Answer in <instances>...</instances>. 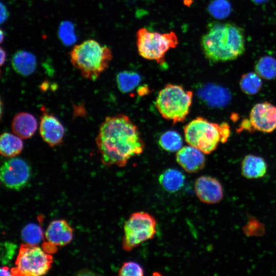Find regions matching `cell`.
I'll return each mask as SVG.
<instances>
[{"mask_svg":"<svg viewBox=\"0 0 276 276\" xmlns=\"http://www.w3.org/2000/svg\"><path fill=\"white\" fill-rule=\"evenodd\" d=\"M208 11L214 17L222 19L229 15L232 8L227 0H213L208 6Z\"/></svg>","mask_w":276,"mask_h":276,"instance_id":"27","label":"cell"},{"mask_svg":"<svg viewBox=\"0 0 276 276\" xmlns=\"http://www.w3.org/2000/svg\"><path fill=\"white\" fill-rule=\"evenodd\" d=\"M261 77L256 72H248L243 74L240 79L239 84L241 90L248 95L258 93L262 88Z\"/></svg>","mask_w":276,"mask_h":276,"instance_id":"23","label":"cell"},{"mask_svg":"<svg viewBox=\"0 0 276 276\" xmlns=\"http://www.w3.org/2000/svg\"><path fill=\"white\" fill-rule=\"evenodd\" d=\"M13 70L19 75L28 76L36 70L37 60L35 56L28 51L19 50L16 52L11 59Z\"/></svg>","mask_w":276,"mask_h":276,"instance_id":"17","label":"cell"},{"mask_svg":"<svg viewBox=\"0 0 276 276\" xmlns=\"http://www.w3.org/2000/svg\"><path fill=\"white\" fill-rule=\"evenodd\" d=\"M24 144L21 138L16 135L4 132L1 136L0 152L5 157H14L22 151Z\"/></svg>","mask_w":276,"mask_h":276,"instance_id":"19","label":"cell"},{"mask_svg":"<svg viewBox=\"0 0 276 276\" xmlns=\"http://www.w3.org/2000/svg\"><path fill=\"white\" fill-rule=\"evenodd\" d=\"M70 61L82 76L95 81L108 67L112 59L110 48L94 39H88L74 46Z\"/></svg>","mask_w":276,"mask_h":276,"instance_id":"3","label":"cell"},{"mask_svg":"<svg viewBox=\"0 0 276 276\" xmlns=\"http://www.w3.org/2000/svg\"><path fill=\"white\" fill-rule=\"evenodd\" d=\"M0 54H1V59H0V64L2 66L4 64L7 57V53L6 50L3 49L2 47L0 48Z\"/></svg>","mask_w":276,"mask_h":276,"instance_id":"31","label":"cell"},{"mask_svg":"<svg viewBox=\"0 0 276 276\" xmlns=\"http://www.w3.org/2000/svg\"><path fill=\"white\" fill-rule=\"evenodd\" d=\"M160 146L169 152L178 151L182 144L180 135L175 131H167L162 134L158 141Z\"/></svg>","mask_w":276,"mask_h":276,"instance_id":"24","label":"cell"},{"mask_svg":"<svg viewBox=\"0 0 276 276\" xmlns=\"http://www.w3.org/2000/svg\"><path fill=\"white\" fill-rule=\"evenodd\" d=\"M186 142L204 154H210L220 142L225 143L230 134L229 125L211 122L198 117L188 123L183 128Z\"/></svg>","mask_w":276,"mask_h":276,"instance_id":"4","label":"cell"},{"mask_svg":"<svg viewBox=\"0 0 276 276\" xmlns=\"http://www.w3.org/2000/svg\"><path fill=\"white\" fill-rule=\"evenodd\" d=\"M193 96L192 91L169 83L159 91L155 105L165 119L173 124L183 122L190 112Z\"/></svg>","mask_w":276,"mask_h":276,"instance_id":"5","label":"cell"},{"mask_svg":"<svg viewBox=\"0 0 276 276\" xmlns=\"http://www.w3.org/2000/svg\"><path fill=\"white\" fill-rule=\"evenodd\" d=\"M45 237L54 245L64 246L70 243L73 237V229L64 220L52 221L48 226Z\"/></svg>","mask_w":276,"mask_h":276,"instance_id":"14","label":"cell"},{"mask_svg":"<svg viewBox=\"0 0 276 276\" xmlns=\"http://www.w3.org/2000/svg\"><path fill=\"white\" fill-rule=\"evenodd\" d=\"M40 117L39 133L43 140L50 147L61 144L65 133L64 127L60 121L53 114L48 113L44 106Z\"/></svg>","mask_w":276,"mask_h":276,"instance_id":"11","label":"cell"},{"mask_svg":"<svg viewBox=\"0 0 276 276\" xmlns=\"http://www.w3.org/2000/svg\"><path fill=\"white\" fill-rule=\"evenodd\" d=\"M241 174L249 179H258L265 176L267 170V165L261 156L248 154L241 163Z\"/></svg>","mask_w":276,"mask_h":276,"instance_id":"16","label":"cell"},{"mask_svg":"<svg viewBox=\"0 0 276 276\" xmlns=\"http://www.w3.org/2000/svg\"><path fill=\"white\" fill-rule=\"evenodd\" d=\"M144 274V270L141 265L132 261L124 262L118 272L120 276H143Z\"/></svg>","mask_w":276,"mask_h":276,"instance_id":"28","label":"cell"},{"mask_svg":"<svg viewBox=\"0 0 276 276\" xmlns=\"http://www.w3.org/2000/svg\"><path fill=\"white\" fill-rule=\"evenodd\" d=\"M37 125L34 116L29 112H21L14 117L11 127L15 135L21 139H27L34 135Z\"/></svg>","mask_w":276,"mask_h":276,"instance_id":"15","label":"cell"},{"mask_svg":"<svg viewBox=\"0 0 276 276\" xmlns=\"http://www.w3.org/2000/svg\"><path fill=\"white\" fill-rule=\"evenodd\" d=\"M5 39V34L3 30H1V39H0V42L1 43H2L3 41H4Z\"/></svg>","mask_w":276,"mask_h":276,"instance_id":"34","label":"cell"},{"mask_svg":"<svg viewBox=\"0 0 276 276\" xmlns=\"http://www.w3.org/2000/svg\"><path fill=\"white\" fill-rule=\"evenodd\" d=\"M202 97L213 106H222L226 104L230 96L225 89L217 86H209L202 91Z\"/></svg>","mask_w":276,"mask_h":276,"instance_id":"20","label":"cell"},{"mask_svg":"<svg viewBox=\"0 0 276 276\" xmlns=\"http://www.w3.org/2000/svg\"><path fill=\"white\" fill-rule=\"evenodd\" d=\"M141 80L140 75L131 71L121 72L116 77L118 88L124 93L132 91L140 83Z\"/></svg>","mask_w":276,"mask_h":276,"instance_id":"22","label":"cell"},{"mask_svg":"<svg viewBox=\"0 0 276 276\" xmlns=\"http://www.w3.org/2000/svg\"><path fill=\"white\" fill-rule=\"evenodd\" d=\"M31 174L29 165L21 158H12L1 168V180L7 188L19 190L28 182Z\"/></svg>","mask_w":276,"mask_h":276,"instance_id":"9","label":"cell"},{"mask_svg":"<svg viewBox=\"0 0 276 276\" xmlns=\"http://www.w3.org/2000/svg\"><path fill=\"white\" fill-rule=\"evenodd\" d=\"M9 16V12L8 9L2 2L1 3V24L4 22Z\"/></svg>","mask_w":276,"mask_h":276,"instance_id":"30","label":"cell"},{"mask_svg":"<svg viewBox=\"0 0 276 276\" xmlns=\"http://www.w3.org/2000/svg\"><path fill=\"white\" fill-rule=\"evenodd\" d=\"M1 275H13L11 269L7 266H3L1 268Z\"/></svg>","mask_w":276,"mask_h":276,"instance_id":"32","label":"cell"},{"mask_svg":"<svg viewBox=\"0 0 276 276\" xmlns=\"http://www.w3.org/2000/svg\"><path fill=\"white\" fill-rule=\"evenodd\" d=\"M53 263L52 256L37 245L22 244L15 266L11 269L13 275L38 276L46 274Z\"/></svg>","mask_w":276,"mask_h":276,"instance_id":"7","label":"cell"},{"mask_svg":"<svg viewBox=\"0 0 276 276\" xmlns=\"http://www.w3.org/2000/svg\"><path fill=\"white\" fill-rule=\"evenodd\" d=\"M194 190L197 198L207 204H216L223 198L222 185L216 178L210 176H201L195 181Z\"/></svg>","mask_w":276,"mask_h":276,"instance_id":"12","label":"cell"},{"mask_svg":"<svg viewBox=\"0 0 276 276\" xmlns=\"http://www.w3.org/2000/svg\"><path fill=\"white\" fill-rule=\"evenodd\" d=\"M158 179L160 185L164 190L174 193L179 191L183 187L185 176L177 169L169 168L161 173Z\"/></svg>","mask_w":276,"mask_h":276,"instance_id":"18","label":"cell"},{"mask_svg":"<svg viewBox=\"0 0 276 276\" xmlns=\"http://www.w3.org/2000/svg\"><path fill=\"white\" fill-rule=\"evenodd\" d=\"M136 37L139 55L146 59L155 61L160 65L165 62L166 52L178 44L177 36L173 31L161 33L142 28L137 31Z\"/></svg>","mask_w":276,"mask_h":276,"instance_id":"6","label":"cell"},{"mask_svg":"<svg viewBox=\"0 0 276 276\" xmlns=\"http://www.w3.org/2000/svg\"><path fill=\"white\" fill-rule=\"evenodd\" d=\"M4 259H9L14 253L15 246L12 243L7 242L4 243Z\"/></svg>","mask_w":276,"mask_h":276,"instance_id":"29","label":"cell"},{"mask_svg":"<svg viewBox=\"0 0 276 276\" xmlns=\"http://www.w3.org/2000/svg\"><path fill=\"white\" fill-rule=\"evenodd\" d=\"M96 143L105 166L125 167L132 157L142 154L145 142L137 127L127 116L106 117L99 128Z\"/></svg>","mask_w":276,"mask_h":276,"instance_id":"1","label":"cell"},{"mask_svg":"<svg viewBox=\"0 0 276 276\" xmlns=\"http://www.w3.org/2000/svg\"><path fill=\"white\" fill-rule=\"evenodd\" d=\"M58 34L61 42L66 46L73 44L77 40L74 25L70 21L65 20L60 23Z\"/></svg>","mask_w":276,"mask_h":276,"instance_id":"26","label":"cell"},{"mask_svg":"<svg viewBox=\"0 0 276 276\" xmlns=\"http://www.w3.org/2000/svg\"><path fill=\"white\" fill-rule=\"evenodd\" d=\"M250 1L255 4L258 5H261V4L265 3L266 2H267L270 0H250Z\"/></svg>","mask_w":276,"mask_h":276,"instance_id":"33","label":"cell"},{"mask_svg":"<svg viewBox=\"0 0 276 276\" xmlns=\"http://www.w3.org/2000/svg\"><path fill=\"white\" fill-rule=\"evenodd\" d=\"M248 120L252 131H273L276 129V106L267 101L257 103L250 110Z\"/></svg>","mask_w":276,"mask_h":276,"instance_id":"10","label":"cell"},{"mask_svg":"<svg viewBox=\"0 0 276 276\" xmlns=\"http://www.w3.org/2000/svg\"><path fill=\"white\" fill-rule=\"evenodd\" d=\"M200 43L205 57L212 63L235 60L245 49L243 29L229 22L209 24Z\"/></svg>","mask_w":276,"mask_h":276,"instance_id":"2","label":"cell"},{"mask_svg":"<svg viewBox=\"0 0 276 276\" xmlns=\"http://www.w3.org/2000/svg\"><path fill=\"white\" fill-rule=\"evenodd\" d=\"M176 159L185 171L190 173L199 171L205 164L203 153L191 146L183 147L177 151Z\"/></svg>","mask_w":276,"mask_h":276,"instance_id":"13","label":"cell"},{"mask_svg":"<svg viewBox=\"0 0 276 276\" xmlns=\"http://www.w3.org/2000/svg\"><path fill=\"white\" fill-rule=\"evenodd\" d=\"M41 228L35 223H29L21 230V237L24 242L28 244L37 245L42 239Z\"/></svg>","mask_w":276,"mask_h":276,"instance_id":"25","label":"cell"},{"mask_svg":"<svg viewBox=\"0 0 276 276\" xmlns=\"http://www.w3.org/2000/svg\"><path fill=\"white\" fill-rule=\"evenodd\" d=\"M256 73L261 78L271 80L276 77V59L270 56L261 57L255 65Z\"/></svg>","mask_w":276,"mask_h":276,"instance_id":"21","label":"cell"},{"mask_svg":"<svg viewBox=\"0 0 276 276\" xmlns=\"http://www.w3.org/2000/svg\"><path fill=\"white\" fill-rule=\"evenodd\" d=\"M155 218L145 212L131 214L124 225L122 247L130 251L142 243L153 239L156 233Z\"/></svg>","mask_w":276,"mask_h":276,"instance_id":"8","label":"cell"}]
</instances>
